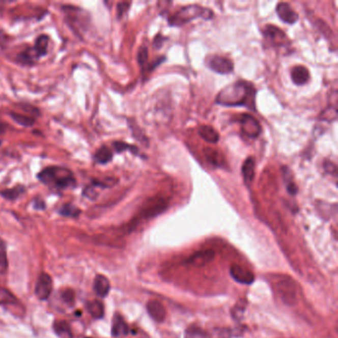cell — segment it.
Returning a JSON list of instances; mask_svg holds the SVG:
<instances>
[{"mask_svg": "<svg viewBox=\"0 0 338 338\" xmlns=\"http://www.w3.org/2000/svg\"><path fill=\"white\" fill-rule=\"evenodd\" d=\"M129 6H130V3H128V2L118 3L117 4V16L119 18H121L122 15L129 9Z\"/></svg>", "mask_w": 338, "mask_h": 338, "instance_id": "74e56055", "label": "cell"}, {"mask_svg": "<svg viewBox=\"0 0 338 338\" xmlns=\"http://www.w3.org/2000/svg\"><path fill=\"white\" fill-rule=\"evenodd\" d=\"M5 129H6V125L2 121H0V134L5 131Z\"/></svg>", "mask_w": 338, "mask_h": 338, "instance_id": "60d3db41", "label": "cell"}, {"mask_svg": "<svg viewBox=\"0 0 338 338\" xmlns=\"http://www.w3.org/2000/svg\"><path fill=\"white\" fill-rule=\"evenodd\" d=\"M168 206V203L165 202V200H157L154 204H152L150 206L145 207L142 211V217L143 218H151V217H155L157 215H159L160 213H162Z\"/></svg>", "mask_w": 338, "mask_h": 338, "instance_id": "5bb4252c", "label": "cell"}, {"mask_svg": "<svg viewBox=\"0 0 338 338\" xmlns=\"http://www.w3.org/2000/svg\"><path fill=\"white\" fill-rule=\"evenodd\" d=\"M292 80L297 86H303L309 79V72L303 66H297L292 70Z\"/></svg>", "mask_w": 338, "mask_h": 338, "instance_id": "9a60e30c", "label": "cell"}, {"mask_svg": "<svg viewBox=\"0 0 338 338\" xmlns=\"http://www.w3.org/2000/svg\"><path fill=\"white\" fill-rule=\"evenodd\" d=\"M53 291V280L50 275L42 273L38 277L35 294L40 301H46L49 299Z\"/></svg>", "mask_w": 338, "mask_h": 338, "instance_id": "8992f818", "label": "cell"}, {"mask_svg": "<svg viewBox=\"0 0 338 338\" xmlns=\"http://www.w3.org/2000/svg\"><path fill=\"white\" fill-rule=\"evenodd\" d=\"M94 290L99 298H105L110 291V282L103 275H96L94 278Z\"/></svg>", "mask_w": 338, "mask_h": 338, "instance_id": "4fadbf2b", "label": "cell"}, {"mask_svg": "<svg viewBox=\"0 0 338 338\" xmlns=\"http://www.w3.org/2000/svg\"><path fill=\"white\" fill-rule=\"evenodd\" d=\"M147 312L152 320L157 322H163L166 319V309L164 305L159 301H148L147 302Z\"/></svg>", "mask_w": 338, "mask_h": 338, "instance_id": "7c38bea8", "label": "cell"}, {"mask_svg": "<svg viewBox=\"0 0 338 338\" xmlns=\"http://www.w3.org/2000/svg\"><path fill=\"white\" fill-rule=\"evenodd\" d=\"M62 299L63 301H65L66 303L68 304H74L75 302V293L74 291L72 290H65L63 293H62Z\"/></svg>", "mask_w": 338, "mask_h": 338, "instance_id": "d590c367", "label": "cell"}, {"mask_svg": "<svg viewBox=\"0 0 338 338\" xmlns=\"http://www.w3.org/2000/svg\"><path fill=\"white\" fill-rule=\"evenodd\" d=\"M272 286L276 296L288 306H294L298 302V285L295 280L287 275H276L273 277Z\"/></svg>", "mask_w": 338, "mask_h": 338, "instance_id": "3957f363", "label": "cell"}, {"mask_svg": "<svg viewBox=\"0 0 338 338\" xmlns=\"http://www.w3.org/2000/svg\"><path fill=\"white\" fill-rule=\"evenodd\" d=\"M8 268V259L6 244L3 239L0 238V274H5Z\"/></svg>", "mask_w": 338, "mask_h": 338, "instance_id": "4316f807", "label": "cell"}, {"mask_svg": "<svg viewBox=\"0 0 338 338\" xmlns=\"http://www.w3.org/2000/svg\"><path fill=\"white\" fill-rule=\"evenodd\" d=\"M26 191V188L22 185H17L11 188L4 189L0 191V195H2L7 201H15L19 196H21Z\"/></svg>", "mask_w": 338, "mask_h": 338, "instance_id": "7402d4cb", "label": "cell"}, {"mask_svg": "<svg viewBox=\"0 0 338 338\" xmlns=\"http://www.w3.org/2000/svg\"><path fill=\"white\" fill-rule=\"evenodd\" d=\"M205 156L207 158V161L214 166H219L220 165V160H219V154L215 150H210V149H206L205 151Z\"/></svg>", "mask_w": 338, "mask_h": 338, "instance_id": "1f68e13d", "label": "cell"}, {"mask_svg": "<svg viewBox=\"0 0 338 338\" xmlns=\"http://www.w3.org/2000/svg\"><path fill=\"white\" fill-rule=\"evenodd\" d=\"M17 302V298L7 289L0 287V305L1 304H13Z\"/></svg>", "mask_w": 338, "mask_h": 338, "instance_id": "83f0119b", "label": "cell"}, {"mask_svg": "<svg viewBox=\"0 0 338 338\" xmlns=\"http://www.w3.org/2000/svg\"><path fill=\"white\" fill-rule=\"evenodd\" d=\"M39 59L36 52L32 48H27L26 50L22 51L18 56H17V61L20 64L23 65H34Z\"/></svg>", "mask_w": 338, "mask_h": 338, "instance_id": "44dd1931", "label": "cell"}, {"mask_svg": "<svg viewBox=\"0 0 338 338\" xmlns=\"http://www.w3.org/2000/svg\"><path fill=\"white\" fill-rule=\"evenodd\" d=\"M213 13L211 10L202 7L200 5H188L179 9L169 18L171 26H182L193 19L204 18L209 20L212 18Z\"/></svg>", "mask_w": 338, "mask_h": 338, "instance_id": "277c9868", "label": "cell"}, {"mask_svg": "<svg viewBox=\"0 0 338 338\" xmlns=\"http://www.w3.org/2000/svg\"><path fill=\"white\" fill-rule=\"evenodd\" d=\"M87 338H92V337H87Z\"/></svg>", "mask_w": 338, "mask_h": 338, "instance_id": "b9f144b4", "label": "cell"}, {"mask_svg": "<svg viewBox=\"0 0 338 338\" xmlns=\"http://www.w3.org/2000/svg\"><path fill=\"white\" fill-rule=\"evenodd\" d=\"M229 272H230V276L233 278V280H235L236 282L240 283V284L251 285L255 280L253 273H251L250 271H248L247 269H245L239 265H232L230 267Z\"/></svg>", "mask_w": 338, "mask_h": 338, "instance_id": "9c48e42d", "label": "cell"}, {"mask_svg": "<svg viewBox=\"0 0 338 338\" xmlns=\"http://www.w3.org/2000/svg\"><path fill=\"white\" fill-rule=\"evenodd\" d=\"M256 90L253 84L239 80L223 89L216 97V102L224 106H246L255 111Z\"/></svg>", "mask_w": 338, "mask_h": 338, "instance_id": "6da1fadb", "label": "cell"}, {"mask_svg": "<svg viewBox=\"0 0 338 338\" xmlns=\"http://www.w3.org/2000/svg\"><path fill=\"white\" fill-rule=\"evenodd\" d=\"M54 331L60 338H73V332L70 324L65 320H56L54 322Z\"/></svg>", "mask_w": 338, "mask_h": 338, "instance_id": "d6986e66", "label": "cell"}, {"mask_svg": "<svg viewBox=\"0 0 338 338\" xmlns=\"http://www.w3.org/2000/svg\"><path fill=\"white\" fill-rule=\"evenodd\" d=\"M264 36L272 43L278 46H283L285 42L288 40L286 34L284 33L280 28L273 26V25H267L265 26L263 30Z\"/></svg>", "mask_w": 338, "mask_h": 338, "instance_id": "8fae6325", "label": "cell"}, {"mask_svg": "<svg viewBox=\"0 0 338 338\" xmlns=\"http://www.w3.org/2000/svg\"><path fill=\"white\" fill-rule=\"evenodd\" d=\"M214 257H215V252L213 250L210 249L201 250L192 254L187 260V263L194 267H203L213 261Z\"/></svg>", "mask_w": 338, "mask_h": 338, "instance_id": "ba28073f", "label": "cell"}, {"mask_svg": "<svg viewBox=\"0 0 338 338\" xmlns=\"http://www.w3.org/2000/svg\"><path fill=\"white\" fill-rule=\"evenodd\" d=\"M80 212L81 210L72 204H66L59 209V213L67 217H77Z\"/></svg>", "mask_w": 338, "mask_h": 338, "instance_id": "484cf974", "label": "cell"}, {"mask_svg": "<svg viewBox=\"0 0 338 338\" xmlns=\"http://www.w3.org/2000/svg\"><path fill=\"white\" fill-rule=\"evenodd\" d=\"M37 178L44 185L58 189L75 188L76 186V181L73 172L64 167H47L38 174Z\"/></svg>", "mask_w": 338, "mask_h": 338, "instance_id": "7a4b0ae2", "label": "cell"}, {"mask_svg": "<svg viewBox=\"0 0 338 338\" xmlns=\"http://www.w3.org/2000/svg\"><path fill=\"white\" fill-rule=\"evenodd\" d=\"M277 14L283 22L287 24H295L299 20V15L287 2H281L277 5Z\"/></svg>", "mask_w": 338, "mask_h": 338, "instance_id": "30bf717a", "label": "cell"}, {"mask_svg": "<svg viewBox=\"0 0 338 338\" xmlns=\"http://www.w3.org/2000/svg\"><path fill=\"white\" fill-rule=\"evenodd\" d=\"M9 115L19 125H22L24 127H31L36 122V119L30 115H25L18 112H11Z\"/></svg>", "mask_w": 338, "mask_h": 338, "instance_id": "d4e9b609", "label": "cell"}, {"mask_svg": "<svg viewBox=\"0 0 338 338\" xmlns=\"http://www.w3.org/2000/svg\"><path fill=\"white\" fill-rule=\"evenodd\" d=\"M113 158L112 151L110 150L107 146L103 145L95 152L94 159L95 163L100 165H105L109 163Z\"/></svg>", "mask_w": 338, "mask_h": 338, "instance_id": "e0dca14e", "label": "cell"}, {"mask_svg": "<svg viewBox=\"0 0 338 338\" xmlns=\"http://www.w3.org/2000/svg\"><path fill=\"white\" fill-rule=\"evenodd\" d=\"M242 131L250 138H257L262 131L260 123L250 114H243L240 119Z\"/></svg>", "mask_w": 338, "mask_h": 338, "instance_id": "52a82bcc", "label": "cell"}, {"mask_svg": "<svg viewBox=\"0 0 338 338\" xmlns=\"http://www.w3.org/2000/svg\"><path fill=\"white\" fill-rule=\"evenodd\" d=\"M324 169L326 170L328 173L332 174V175H335V174H336V167H335V165H333L331 162H330V163H329V162H326V163L324 164Z\"/></svg>", "mask_w": 338, "mask_h": 338, "instance_id": "ab89813d", "label": "cell"}, {"mask_svg": "<svg viewBox=\"0 0 338 338\" xmlns=\"http://www.w3.org/2000/svg\"><path fill=\"white\" fill-rule=\"evenodd\" d=\"M254 173H255V161L253 158L249 157L245 160L244 164L242 166V175L245 184L247 186H249L252 183L254 179Z\"/></svg>", "mask_w": 338, "mask_h": 338, "instance_id": "ac0fdd59", "label": "cell"}, {"mask_svg": "<svg viewBox=\"0 0 338 338\" xmlns=\"http://www.w3.org/2000/svg\"><path fill=\"white\" fill-rule=\"evenodd\" d=\"M199 134L205 141H207L208 143L214 144V143H217L219 140V135L217 131L214 128L207 126V125L201 126L199 128Z\"/></svg>", "mask_w": 338, "mask_h": 338, "instance_id": "ffe728a7", "label": "cell"}, {"mask_svg": "<svg viewBox=\"0 0 338 338\" xmlns=\"http://www.w3.org/2000/svg\"><path fill=\"white\" fill-rule=\"evenodd\" d=\"M116 182H117V180H115L113 178H106L102 181L94 179L93 186L95 188H111L114 185H116Z\"/></svg>", "mask_w": 338, "mask_h": 338, "instance_id": "4dcf8cb0", "label": "cell"}, {"mask_svg": "<svg viewBox=\"0 0 338 338\" xmlns=\"http://www.w3.org/2000/svg\"><path fill=\"white\" fill-rule=\"evenodd\" d=\"M48 45H49V37L47 35L42 34L36 39L33 49L39 58L45 56L48 53Z\"/></svg>", "mask_w": 338, "mask_h": 338, "instance_id": "cb8c5ba5", "label": "cell"}, {"mask_svg": "<svg viewBox=\"0 0 338 338\" xmlns=\"http://www.w3.org/2000/svg\"><path fill=\"white\" fill-rule=\"evenodd\" d=\"M186 338H206V334L198 327H189L186 331Z\"/></svg>", "mask_w": 338, "mask_h": 338, "instance_id": "d6a6232c", "label": "cell"}, {"mask_svg": "<svg viewBox=\"0 0 338 338\" xmlns=\"http://www.w3.org/2000/svg\"><path fill=\"white\" fill-rule=\"evenodd\" d=\"M207 65L211 71L220 75L231 74L234 69L231 60H229L226 57L217 56V55L207 57Z\"/></svg>", "mask_w": 338, "mask_h": 338, "instance_id": "5b68a950", "label": "cell"}, {"mask_svg": "<svg viewBox=\"0 0 338 338\" xmlns=\"http://www.w3.org/2000/svg\"><path fill=\"white\" fill-rule=\"evenodd\" d=\"M33 207L35 209L43 210V209L46 208V204L42 199H35L34 202H33Z\"/></svg>", "mask_w": 338, "mask_h": 338, "instance_id": "f35d334b", "label": "cell"}, {"mask_svg": "<svg viewBox=\"0 0 338 338\" xmlns=\"http://www.w3.org/2000/svg\"><path fill=\"white\" fill-rule=\"evenodd\" d=\"M138 63L141 67H143L146 63H147V60H148V50L146 47H141L138 51Z\"/></svg>", "mask_w": 338, "mask_h": 338, "instance_id": "e575fe53", "label": "cell"}, {"mask_svg": "<svg viewBox=\"0 0 338 338\" xmlns=\"http://www.w3.org/2000/svg\"><path fill=\"white\" fill-rule=\"evenodd\" d=\"M318 27L320 29V32L324 35V37L329 39V37L332 36V31L331 29L326 25V23H324L323 21L320 20L319 23H318Z\"/></svg>", "mask_w": 338, "mask_h": 338, "instance_id": "8d00e7d4", "label": "cell"}, {"mask_svg": "<svg viewBox=\"0 0 338 338\" xmlns=\"http://www.w3.org/2000/svg\"><path fill=\"white\" fill-rule=\"evenodd\" d=\"M113 148L115 152L117 153H122L124 151L130 150V152H132L133 154L135 155H139V150L136 146H133V145H129L125 142H119V141H116V142H113L112 143Z\"/></svg>", "mask_w": 338, "mask_h": 338, "instance_id": "f546056e", "label": "cell"}, {"mask_svg": "<svg viewBox=\"0 0 338 338\" xmlns=\"http://www.w3.org/2000/svg\"><path fill=\"white\" fill-rule=\"evenodd\" d=\"M88 311L91 316L95 320H100L104 316V306L103 303L99 301H93L88 302Z\"/></svg>", "mask_w": 338, "mask_h": 338, "instance_id": "603a6c76", "label": "cell"}, {"mask_svg": "<svg viewBox=\"0 0 338 338\" xmlns=\"http://www.w3.org/2000/svg\"><path fill=\"white\" fill-rule=\"evenodd\" d=\"M283 175H284V181L286 183V186H287V189H288V192L292 195H295L298 193V188L296 186V184L292 181V177L290 176L289 173V170L286 167L283 168Z\"/></svg>", "mask_w": 338, "mask_h": 338, "instance_id": "f1b7e54d", "label": "cell"}, {"mask_svg": "<svg viewBox=\"0 0 338 338\" xmlns=\"http://www.w3.org/2000/svg\"><path fill=\"white\" fill-rule=\"evenodd\" d=\"M128 332H129L128 325L122 319V317L119 315H115L113 318L112 330H111L113 336L118 337L121 335H126Z\"/></svg>", "mask_w": 338, "mask_h": 338, "instance_id": "2e32d148", "label": "cell"}, {"mask_svg": "<svg viewBox=\"0 0 338 338\" xmlns=\"http://www.w3.org/2000/svg\"><path fill=\"white\" fill-rule=\"evenodd\" d=\"M82 194H83V196H86V198H88L89 200H92V201L96 200V198L98 196V192L96 191V188L94 187L93 185L88 186V187L83 188Z\"/></svg>", "mask_w": 338, "mask_h": 338, "instance_id": "836d02e7", "label": "cell"}]
</instances>
